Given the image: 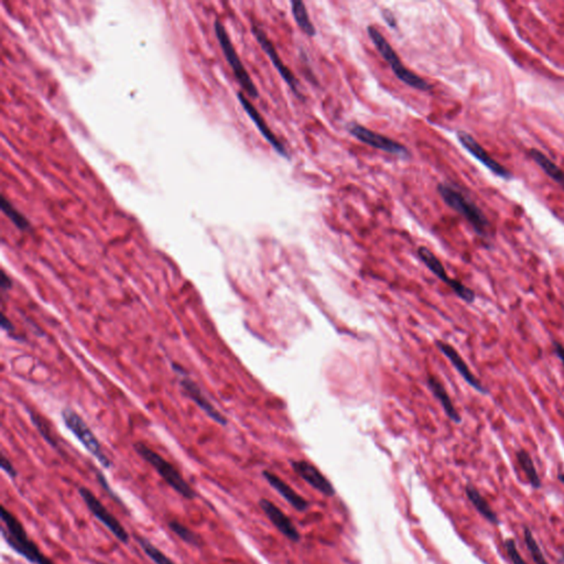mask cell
Segmentation results:
<instances>
[{"label":"cell","instance_id":"obj_1","mask_svg":"<svg viewBox=\"0 0 564 564\" xmlns=\"http://www.w3.org/2000/svg\"><path fill=\"white\" fill-rule=\"evenodd\" d=\"M0 515L3 523L1 535L14 551L32 564H54V561H51L41 553L36 543L30 539L24 525L11 511L8 510L5 506H1Z\"/></svg>","mask_w":564,"mask_h":564},{"label":"cell","instance_id":"obj_2","mask_svg":"<svg viewBox=\"0 0 564 564\" xmlns=\"http://www.w3.org/2000/svg\"><path fill=\"white\" fill-rule=\"evenodd\" d=\"M134 448L139 454L140 458H143L147 463H149L152 468L157 470L162 480L169 485L174 492L188 500H193L198 497L196 490L184 480L181 473L178 472V468L172 465L169 460H166L157 452L153 451L152 448L141 442L134 444Z\"/></svg>","mask_w":564,"mask_h":564},{"label":"cell","instance_id":"obj_3","mask_svg":"<svg viewBox=\"0 0 564 564\" xmlns=\"http://www.w3.org/2000/svg\"><path fill=\"white\" fill-rule=\"evenodd\" d=\"M438 192L448 206L462 215L470 223L476 234L482 237L488 236L490 223L484 213L478 208V205L468 200L460 191L446 183L439 184Z\"/></svg>","mask_w":564,"mask_h":564},{"label":"cell","instance_id":"obj_4","mask_svg":"<svg viewBox=\"0 0 564 564\" xmlns=\"http://www.w3.org/2000/svg\"><path fill=\"white\" fill-rule=\"evenodd\" d=\"M367 32H368L371 42L376 46L381 56L387 61L391 70L395 73L399 81L405 83L408 86L413 87V89H419V91H430L432 89L431 85L427 81L423 80L421 76L411 72L409 69L403 66L397 52L393 50L391 44L387 41L386 38L374 26H369Z\"/></svg>","mask_w":564,"mask_h":564},{"label":"cell","instance_id":"obj_5","mask_svg":"<svg viewBox=\"0 0 564 564\" xmlns=\"http://www.w3.org/2000/svg\"><path fill=\"white\" fill-rule=\"evenodd\" d=\"M62 418L68 429L78 438L87 451L99 460V464L103 468H111L113 465L111 458L105 453L96 435L89 429L82 417L75 413L74 410L66 408L62 411Z\"/></svg>","mask_w":564,"mask_h":564},{"label":"cell","instance_id":"obj_6","mask_svg":"<svg viewBox=\"0 0 564 564\" xmlns=\"http://www.w3.org/2000/svg\"><path fill=\"white\" fill-rule=\"evenodd\" d=\"M215 34H216L217 40L220 42L221 48H222L223 54L228 62L229 66L232 68L233 73H234L235 78L237 82L243 87V91L247 93L251 97L257 99L259 96L258 89L253 84V80L249 76L248 72L243 66V62L239 59L232 41L229 39L228 34L225 29L224 24H222L221 20H215L214 24Z\"/></svg>","mask_w":564,"mask_h":564},{"label":"cell","instance_id":"obj_7","mask_svg":"<svg viewBox=\"0 0 564 564\" xmlns=\"http://www.w3.org/2000/svg\"><path fill=\"white\" fill-rule=\"evenodd\" d=\"M79 494L89 510L92 513L93 516L99 523H103L111 531V535L117 538V540L121 541L124 545H128L131 541V535L121 525V521L114 516L111 511L104 506V504L95 496L94 493L87 487L81 486L79 487Z\"/></svg>","mask_w":564,"mask_h":564},{"label":"cell","instance_id":"obj_8","mask_svg":"<svg viewBox=\"0 0 564 564\" xmlns=\"http://www.w3.org/2000/svg\"><path fill=\"white\" fill-rule=\"evenodd\" d=\"M418 256H419L420 261L423 263V265L433 273L437 276L442 282H444L446 286L453 290L454 293L460 298V300L468 302V303H473L475 301L476 294L470 288L466 287L462 282L458 280L453 279L450 277L446 273L445 268L442 265L441 261L438 258L437 256L434 255L429 248L427 247L421 246L418 248Z\"/></svg>","mask_w":564,"mask_h":564},{"label":"cell","instance_id":"obj_9","mask_svg":"<svg viewBox=\"0 0 564 564\" xmlns=\"http://www.w3.org/2000/svg\"><path fill=\"white\" fill-rule=\"evenodd\" d=\"M348 131L350 133V135L360 140L365 145L388 152L391 155L401 156V157H408L410 155L409 150L405 146L397 143V141L391 139V138L386 137V136L374 133V131L364 127V126L360 125V124H350L348 126Z\"/></svg>","mask_w":564,"mask_h":564},{"label":"cell","instance_id":"obj_10","mask_svg":"<svg viewBox=\"0 0 564 564\" xmlns=\"http://www.w3.org/2000/svg\"><path fill=\"white\" fill-rule=\"evenodd\" d=\"M251 31H253L256 40L258 41L259 46L263 48V50L265 51L267 56L271 59V62H273V66L277 69L278 72L281 75V78L289 85L292 92L298 95L299 99H301L302 94L299 91V82H298L297 79L294 76L293 73L290 71V69L283 64V61L281 60L279 54H278L277 50H276L273 42L268 39L267 34H266L257 24H253V26H251Z\"/></svg>","mask_w":564,"mask_h":564},{"label":"cell","instance_id":"obj_11","mask_svg":"<svg viewBox=\"0 0 564 564\" xmlns=\"http://www.w3.org/2000/svg\"><path fill=\"white\" fill-rule=\"evenodd\" d=\"M456 136H458L460 145L463 146L473 157L476 158L480 163L484 164L487 169H490L496 176L506 178V180L511 178L510 172L504 166L498 163L494 158L490 157L488 152L472 136L468 135L465 131H458Z\"/></svg>","mask_w":564,"mask_h":564},{"label":"cell","instance_id":"obj_12","mask_svg":"<svg viewBox=\"0 0 564 564\" xmlns=\"http://www.w3.org/2000/svg\"><path fill=\"white\" fill-rule=\"evenodd\" d=\"M291 468L304 482L313 487L314 490L328 497L336 495V488L333 487L332 483L308 460H291Z\"/></svg>","mask_w":564,"mask_h":564},{"label":"cell","instance_id":"obj_13","mask_svg":"<svg viewBox=\"0 0 564 564\" xmlns=\"http://www.w3.org/2000/svg\"><path fill=\"white\" fill-rule=\"evenodd\" d=\"M173 368L176 373L182 374V376H183V378L181 379V386L183 387L184 391H186V395H188V397H190V398L213 420V421L217 422V423L221 425H226V418H225L222 413H218L214 406L211 405L210 401L205 397L200 387H198L193 381H191L190 378H188V377L184 375L183 369L178 366V365H173Z\"/></svg>","mask_w":564,"mask_h":564},{"label":"cell","instance_id":"obj_14","mask_svg":"<svg viewBox=\"0 0 564 564\" xmlns=\"http://www.w3.org/2000/svg\"><path fill=\"white\" fill-rule=\"evenodd\" d=\"M237 97H238V101L241 106H243V109L246 111L249 119L255 123L256 127L258 128V131H261L263 137L267 140L268 143L273 146V149L276 150L278 155L286 158V159H289V155H288V151L285 146L282 145L281 141L276 137L275 134L273 133L269 126L267 125V123H266L263 117L259 114V111L251 104V101H249V99L241 92L237 94Z\"/></svg>","mask_w":564,"mask_h":564},{"label":"cell","instance_id":"obj_15","mask_svg":"<svg viewBox=\"0 0 564 564\" xmlns=\"http://www.w3.org/2000/svg\"><path fill=\"white\" fill-rule=\"evenodd\" d=\"M437 348H439L440 352L450 361L454 368L456 369L460 377L470 385L472 388L475 389L476 391L480 393H487V389L483 386V383L476 378L475 375L473 374L470 367L466 364L463 357L458 354V351L448 344V343L443 342V341H437L435 342Z\"/></svg>","mask_w":564,"mask_h":564},{"label":"cell","instance_id":"obj_16","mask_svg":"<svg viewBox=\"0 0 564 564\" xmlns=\"http://www.w3.org/2000/svg\"><path fill=\"white\" fill-rule=\"evenodd\" d=\"M259 506L263 509L266 516L271 521L276 528L288 538L292 543H298L300 540V533L296 525H293L289 517L279 508L276 506L273 502L268 500V499L263 498L259 500Z\"/></svg>","mask_w":564,"mask_h":564},{"label":"cell","instance_id":"obj_17","mask_svg":"<svg viewBox=\"0 0 564 564\" xmlns=\"http://www.w3.org/2000/svg\"><path fill=\"white\" fill-rule=\"evenodd\" d=\"M263 478L269 483L273 490H277L283 498L298 511H306L309 508L310 504L306 498L300 496L296 490H293L292 487H290L287 483L283 482L279 476L275 475L273 473L265 470L263 473Z\"/></svg>","mask_w":564,"mask_h":564},{"label":"cell","instance_id":"obj_18","mask_svg":"<svg viewBox=\"0 0 564 564\" xmlns=\"http://www.w3.org/2000/svg\"><path fill=\"white\" fill-rule=\"evenodd\" d=\"M427 385L432 395L439 401L440 405L443 408L444 413L448 416V419L453 421L454 423H460L462 419H460V413H458V410L454 407L453 403H452L451 398H450V396H448V391L444 388L441 381L435 378V377L430 376L428 377Z\"/></svg>","mask_w":564,"mask_h":564},{"label":"cell","instance_id":"obj_19","mask_svg":"<svg viewBox=\"0 0 564 564\" xmlns=\"http://www.w3.org/2000/svg\"><path fill=\"white\" fill-rule=\"evenodd\" d=\"M531 159L540 166L545 174L553 178V181L557 182L564 190V171L559 166L551 161L547 156L543 155V152L537 149L530 150L529 152Z\"/></svg>","mask_w":564,"mask_h":564},{"label":"cell","instance_id":"obj_20","mask_svg":"<svg viewBox=\"0 0 564 564\" xmlns=\"http://www.w3.org/2000/svg\"><path fill=\"white\" fill-rule=\"evenodd\" d=\"M465 494L468 496V500L472 503L473 506L475 507L476 510L484 517L485 519L490 521V523H499L498 517L495 514L490 504L485 500L484 497L480 495V493L476 490L475 487L472 485H468L465 487Z\"/></svg>","mask_w":564,"mask_h":564},{"label":"cell","instance_id":"obj_21","mask_svg":"<svg viewBox=\"0 0 564 564\" xmlns=\"http://www.w3.org/2000/svg\"><path fill=\"white\" fill-rule=\"evenodd\" d=\"M292 15H293L294 20L297 22L300 29L306 34V36H314L316 34V27L310 20L309 14L306 10V5L300 0H293L291 1Z\"/></svg>","mask_w":564,"mask_h":564},{"label":"cell","instance_id":"obj_22","mask_svg":"<svg viewBox=\"0 0 564 564\" xmlns=\"http://www.w3.org/2000/svg\"><path fill=\"white\" fill-rule=\"evenodd\" d=\"M168 525H169L170 530H171L174 535H178L183 543L196 548H202V545H204V541H203L202 537H201L198 533H196V531L191 530L188 525H183V523H180V521H169Z\"/></svg>","mask_w":564,"mask_h":564},{"label":"cell","instance_id":"obj_23","mask_svg":"<svg viewBox=\"0 0 564 564\" xmlns=\"http://www.w3.org/2000/svg\"><path fill=\"white\" fill-rule=\"evenodd\" d=\"M136 543L139 545L143 553L155 564H176L169 557H166L161 550L158 549L153 543H150L147 538L135 535Z\"/></svg>","mask_w":564,"mask_h":564},{"label":"cell","instance_id":"obj_24","mask_svg":"<svg viewBox=\"0 0 564 564\" xmlns=\"http://www.w3.org/2000/svg\"><path fill=\"white\" fill-rule=\"evenodd\" d=\"M516 456L517 460H518L519 465L523 468L525 476L528 478L531 486H533V488H540V476L538 474L535 464H533V458L529 455L528 452L525 451V450H520V451L517 452Z\"/></svg>","mask_w":564,"mask_h":564},{"label":"cell","instance_id":"obj_25","mask_svg":"<svg viewBox=\"0 0 564 564\" xmlns=\"http://www.w3.org/2000/svg\"><path fill=\"white\" fill-rule=\"evenodd\" d=\"M1 210L5 213L6 216L11 221L12 224L18 227L20 231H29L31 228V224L27 217H24V215H22L5 196L1 198Z\"/></svg>","mask_w":564,"mask_h":564},{"label":"cell","instance_id":"obj_26","mask_svg":"<svg viewBox=\"0 0 564 564\" xmlns=\"http://www.w3.org/2000/svg\"><path fill=\"white\" fill-rule=\"evenodd\" d=\"M525 543L527 545V549H528L529 553H530L531 558H533V561H535V564H549L548 563L547 559H545V555H543V551H541L540 547L538 545L537 541H535V537H533V533H531L530 529L525 528Z\"/></svg>","mask_w":564,"mask_h":564},{"label":"cell","instance_id":"obj_27","mask_svg":"<svg viewBox=\"0 0 564 564\" xmlns=\"http://www.w3.org/2000/svg\"><path fill=\"white\" fill-rule=\"evenodd\" d=\"M31 418L34 425L38 428L40 433L42 434V437L46 440V442H48L49 444H51V445L54 446V448H58V443H56L54 438L52 437L50 428H49V425H46V421H44L42 418H40L39 416L34 415V413H31Z\"/></svg>","mask_w":564,"mask_h":564},{"label":"cell","instance_id":"obj_28","mask_svg":"<svg viewBox=\"0 0 564 564\" xmlns=\"http://www.w3.org/2000/svg\"><path fill=\"white\" fill-rule=\"evenodd\" d=\"M504 545L505 549H506L507 555H508L509 559L511 560L513 564H528L523 559L520 553H518L515 540H513V539H507V540L505 541Z\"/></svg>","mask_w":564,"mask_h":564},{"label":"cell","instance_id":"obj_29","mask_svg":"<svg viewBox=\"0 0 564 564\" xmlns=\"http://www.w3.org/2000/svg\"><path fill=\"white\" fill-rule=\"evenodd\" d=\"M0 466L3 468L4 472L9 476L10 478H17L18 472L16 470L15 466L12 465L11 462H10L9 458L5 455V454H1V460H0Z\"/></svg>","mask_w":564,"mask_h":564},{"label":"cell","instance_id":"obj_30","mask_svg":"<svg viewBox=\"0 0 564 564\" xmlns=\"http://www.w3.org/2000/svg\"><path fill=\"white\" fill-rule=\"evenodd\" d=\"M381 14H383V20L386 21L389 27H391V29H396V28H397V21H396V18L395 16L393 15V12H391V10L385 9L383 10Z\"/></svg>","mask_w":564,"mask_h":564},{"label":"cell","instance_id":"obj_31","mask_svg":"<svg viewBox=\"0 0 564 564\" xmlns=\"http://www.w3.org/2000/svg\"><path fill=\"white\" fill-rule=\"evenodd\" d=\"M553 346H555V352L557 354V356L559 357V360L561 361L562 365L564 367V346L560 343L555 342L553 343Z\"/></svg>","mask_w":564,"mask_h":564},{"label":"cell","instance_id":"obj_32","mask_svg":"<svg viewBox=\"0 0 564 564\" xmlns=\"http://www.w3.org/2000/svg\"><path fill=\"white\" fill-rule=\"evenodd\" d=\"M0 286H1V289L3 290H8L11 288V280L6 275L5 271L1 273V282H0Z\"/></svg>","mask_w":564,"mask_h":564},{"label":"cell","instance_id":"obj_33","mask_svg":"<svg viewBox=\"0 0 564 564\" xmlns=\"http://www.w3.org/2000/svg\"><path fill=\"white\" fill-rule=\"evenodd\" d=\"M1 328H3L4 330L7 331V332H14V330H15V328H14V326H12L11 322L8 320L7 316H6L5 314H3V318H1Z\"/></svg>","mask_w":564,"mask_h":564},{"label":"cell","instance_id":"obj_34","mask_svg":"<svg viewBox=\"0 0 564 564\" xmlns=\"http://www.w3.org/2000/svg\"><path fill=\"white\" fill-rule=\"evenodd\" d=\"M558 478H559L560 482H562L564 484V474H559V475H558Z\"/></svg>","mask_w":564,"mask_h":564},{"label":"cell","instance_id":"obj_35","mask_svg":"<svg viewBox=\"0 0 564 564\" xmlns=\"http://www.w3.org/2000/svg\"><path fill=\"white\" fill-rule=\"evenodd\" d=\"M562 560H563V562H564V553H563V555H562Z\"/></svg>","mask_w":564,"mask_h":564},{"label":"cell","instance_id":"obj_36","mask_svg":"<svg viewBox=\"0 0 564 564\" xmlns=\"http://www.w3.org/2000/svg\"><path fill=\"white\" fill-rule=\"evenodd\" d=\"M99 564H105V563H99Z\"/></svg>","mask_w":564,"mask_h":564}]
</instances>
